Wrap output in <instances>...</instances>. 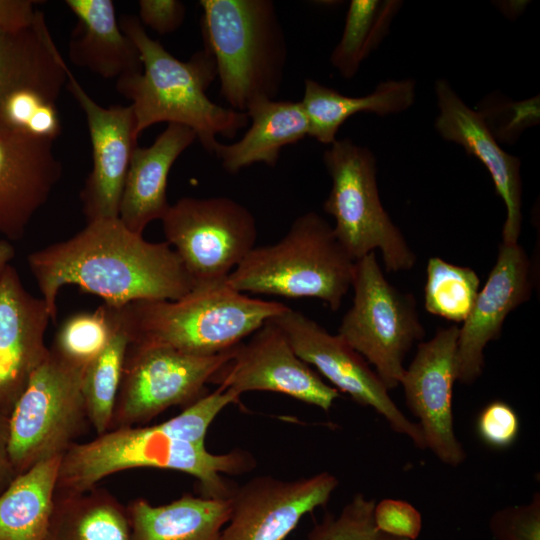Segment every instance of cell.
<instances>
[{"label":"cell","instance_id":"16","mask_svg":"<svg viewBox=\"0 0 540 540\" xmlns=\"http://www.w3.org/2000/svg\"><path fill=\"white\" fill-rule=\"evenodd\" d=\"M67 78L66 87L86 115L92 148V169L79 195L82 212L87 222L119 218L125 177L138 140L132 107H103L69 68Z\"/></svg>","mask_w":540,"mask_h":540},{"label":"cell","instance_id":"36","mask_svg":"<svg viewBox=\"0 0 540 540\" xmlns=\"http://www.w3.org/2000/svg\"><path fill=\"white\" fill-rule=\"evenodd\" d=\"M479 439L493 449H506L514 444L520 432V419L508 403L495 400L488 403L476 419Z\"/></svg>","mask_w":540,"mask_h":540},{"label":"cell","instance_id":"12","mask_svg":"<svg viewBox=\"0 0 540 540\" xmlns=\"http://www.w3.org/2000/svg\"><path fill=\"white\" fill-rule=\"evenodd\" d=\"M271 320L283 331L300 359L314 366L339 392L371 407L393 431L407 436L419 449H426L418 423L398 408L377 373L341 336L290 307Z\"/></svg>","mask_w":540,"mask_h":540},{"label":"cell","instance_id":"37","mask_svg":"<svg viewBox=\"0 0 540 540\" xmlns=\"http://www.w3.org/2000/svg\"><path fill=\"white\" fill-rule=\"evenodd\" d=\"M373 519L379 531L403 540H417L423 527L421 513L401 499L386 498L375 503Z\"/></svg>","mask_w":540,"mask_h":540},{"label":"cell","instance_id":"20","mask_svg":"<svg viewBox=\"0 0 540 540\" xmlns=\"http://www.w3.org/2000/svg\"><path fill=\"white\" fill-rule=\"evenodd\" d=\"M435 91L439 107L437 131L443 139L461 145L486 167L506 207L502 242L518 243L523 221L520 159L498 145L482 116L470 109L446 80H438Z\"/></svg>","mask_w":540,"mask_h":540},{"label":"cell","instance_id":"26","mask_svg":"<svg viewBox=\"0 0 540 540\" xmlns=\"http://www.w3.org/2000/svg\"><path fill=\"white\" fill-rule=\"evenodd\" d=\"M415 99V83L410 79L386 81L365 96L350 97L312 79L305 80L300 101L309 123V135L323 144H332L343 123L359 112L379 116L408 109Z\"/></svg>","mask_w":540,"mask_h":540},{"label":"cell","instance_id":"15","mask_svg":"<svg viewBox=\"0 0 540 540\" xmlns=\"http://www.w3.org/2000/svg\"><path fill=\"white\" fill-rule=\"evenodd\" d=\"M338 483L327 471L295 480L254 477L235 487L220 540H284L306 514L327 504Z\"/></svg>","mask_w":540,"mask_h":540},{"label":"cell","instance_id":"5","mask_svg":"<svg viewBox=\"0 0 540 540\" xmlns=\"http://www.w3.org/2000/svg\"><path fill=\"white\" fill-rule=\"evenodd\" d=\"M201 32L213 57L220 94L246 112L260 98L276 99L287 61V43L271 0H201Z\"/></svg>","mask_w":540,"mask_h":540},{"label":"cell","instance_id":"22","mask_svg":"<svg viewBox=\"0 0 540 540\" xmlns=\"http://www.w3.org/2000/svg\"><path fill=\"white\" fill-rule=\"evenodd\" d=\"M68 66L49 32L42 11L19 28H0V107L24 89L57 101L67 83Z\"/></svg>","mask_w":540,"mask_h":540},{"label":"cell","instance_id":"34","mask_svg":"<svg viewBox=\"0 0 540 540\" xmlns=\"http://www.w3.org/2000/svg\"><path fill=\"white\" fill-rule=\"evenodd\" d=\"M241 395L218 387L186 406L178 415L158 424L169 436L198 446H205L206 434L216 416Z\"/></svg>","mask_w":540,"mask_h":540},{"label":"cell","instance_id":"4","mask_svg":"<svg viewBox=\"0 0 540 540\" xmlns=\"http://www.w3.org/2000/svg\"><path fill=\"white\" fill-rule=\"evenodd\" d=\"M288 306L238 292L226 282L193 287L176 300H139L117 308L130 343L210 356L228 351Z\"/></svg>","mask_w":540,"mask_h":540},{"label":"cell","instance_id":"35","mask_svg":"<svg viewBox=\"0 0 540 540\" xmlns=\"http://www.w3.org/2000/svg\"><path fill=\"white\" fill-rule=\"evenodd\" d=\"M495 540H540V494L529 503L495 511L488 522Z\"/></svg>","mask_w":540,"mask_h":540},{"label":"cell","instance_id":"25","mask_svg":"<svg viewBox=\"0 0 540 540\" xmlns=\"http://www.w3.org/2000/svg\"><path fill=\"white\" fill-rule=\"evenodd\" d=\"M133 540H220L232 499L184 494L162 505L136 498L126 505Z\"/></svg>","mask_w":540,"mask_h":540},{"label":"cell","instance_id":"1","mask_svg":"<svg viewBox=\"0 0 540 540\" xmlns=\"http://www.w3.org/2000/svg\"><path fill=\"white\" fill-rule=\"evenodd\" d=\"M27 264L53 322L58 293L66 285L115 308L139 300H176L193 288L166 241H147L119 218L89 221L72 237L30 253Z\"/></svg>","mask_w":540,"mask_h":540},{"label":"cell","instance_id":"40","mask_svg":"<svg viewBox=\"0 0 540 540\" xmlns=\"http://www.w3.org/2000/svg\"><path fill=\"white\" fill-rule=\"evenodd\" d=\"M16 476L9 451L8 416L0 412V494Z\"/></svg>","mask_w":540,"mask_h":540},{"label":"cell","instance_id":"33","mask_svg":"<svg viewBox=\"0 0 540 540\" xmlns=\"http://www.w3.org/2000/svg\"><path fill=\"white\" fill-rule=\"evenodd\" d=\"M375 501L357 493L338 514L326 513L308 540H403L379 531L374 523Z\"/></svg>","mask_w":540,"mask_h":540},{"label":"cell","instance_id":"10","mask_svg":"<svg viewBox=\"0 0 540 540\" xmlns=\"http://www.w3.org/2000/svg\"><path fill=\"white\" fill-rule=\"evenodd\" d=\"M161 221L166 242L179 256L193 287L226 282L256 246L253 214L226 196L182 197Z\"/></svg>","mask_w":540,"mask_h":540},{"label":"cell","instance_id":"11","mask_svg":"<svg viewBox=\"0 0 540 540\" xmlns=\"http://www.w3.org/2000/svg\"><path fill=\"white\" fill-rule=\"evenodd\" d=\"M234 349L199 356L164 345L130 343L110 430L145 424L172 406L193 403L208 393L206 384Z\"/></svg>","mask_w":540,"mask_h":540},{"label":"cell","instance_id":"27","mask_svg":"<svg viewBox=\"0 0 540 540\" xmlns=\"http://www.w3.org/2000/svg\"><path fill=\"white\" fill-rule=\"evenodd\" d=\"M61 456L18 474L0 494V540H44L54 506Z\"/></svg>","mask_w":540,"mask_h":540},{"label":"cell","instance_id":"24","mask_svg":"<svg viewBox=\"0 0 540 540\" xmlns=\"http://www.w3.org/2000/svg\"><path fill=\"white\" fill-rule=\"evenodd\" d=\"M246 113L249 129L237 142H217L212 154L230 174L255 163L275 166L284 146L309 135V123L300 101L260 98L251 102Z\"/></svg>","mask_w":540,"mask_h":540},{"label":"cell","instance_id":"41","mask_svg":"<svg viewBox=\"0 0 540 540\" xmlns=\"http://www.w3.org/2000/svg\"><path fill=\"white\" fill-rule=\"evenodd\" d=\"M15 249L10 241L0 239V273L14 258Z\"/></svg>","mask_w":540,"mask_h":540},{"label":"cell","instance_id":"18","mask_svg":"<svg viewBox=\"0 0 540 540\" xmlns=\"http://www.w3.org/2000/svg\"><path fill=\"white\" fill-rule=\"evenodd\" d=\"M51 314L24 287L9 263L0 273V412L9 416L32 374L50 354L45 334Z\"/></svg>","mask_w":540,"mask_h":540},{"label":"cell","instance_id":"6","mask_svg":"<svg viewBox=\"0 0 540 540\" xmlns=\"http://www.w3.org/2000/svg\"><path fill=\"white\" fill-rule=\"evenodd\" d=\"M355 262L333 226L309 211L279 241L255 246L226 283L244 294L317 298L337 311L352 287Z\"/></svg>","mask_w":540,"mask_h":540},{"label":"cell","instance_id":"7","mask_svg":"<svg viewBox=\"0 0 540 540\" xmlns=\"http://www.w3.org/2000/svg\"><path fill=\"white\" fill-rule=\"evenodd\" d=\"M330 145L323 160L332 187L323 208L338 241L355 261L378 249L388 272L410 270L417 257L381 203L374 155L350 139Z\"/></svg>","mask_w":540,"mask_h":540},{"label":"cell","instance_id":"23","mask_svg":"<svg viewBox=\"0 0 540 540\" xmlns=\"http://www.w3.org/2000/svg\"><path fill=\"white\" fill-rule=\"evenodd\" d=\"M77 19L68 44L70 61L104 79L140 73L142 61L122 31L111 0H66Z\"/></svg>","mask_w":540,"mask_h":540},{"label":"cell","instance_id":"17","mask_svg":"<svg viewBox=\"0 0 540 540\" xmlns=\"http://www.w3.org/2000/svg\"><path fill=\"white\" fill-rule=\"evenodd\" d=\"M533 287V267L525 250L518 243L502 242L487 281L459 328L457 381L472 384L481 376L486 345L500 336L509 313L530 299Z\"/></svg>","mask_w":540,"mask_h":540},{"label":"cell","instance_id":"28","mask_svg":"<svg viewBox=\"0 0 540 540\" xmlns=\"http://www.w3.org/2000/svg\"><path fill=\"white\" fill-rule=\"evenodd\" d=\"M44 540H133L124 506L105 489L55 492Z\"/></svg>","mask_w":540,"mask_h":540},{"label":"cell","instance_id":"30","mask_svg":"<svg viewBox=\"0 0 540 540\" xmlns=\"http://www.w3.org/2000/svg\"><path fill=\"white\" fill-rule=\"evenodd\" d=\"M116 312L118 325L114 335L103 352L86 367L82 378V395L89 425L97 435L111 428L125 356L130 344L117 308Z\"/></svg>","mask_w":540,"mask_h":540},{"label":"cell","instance_id":"9","mask_svg":"<svg viewBox=\"0 0 540 540\" xmlns=\"http://www.w3.org/2000/svg\"><path fill=\"white\" fill-rule=\"evenodd\" d=\"M84 370L50 352L32 374L8 416L16 474L64 452L89 424L82 395Z\"/></svg>","mask_w":540,"mask_h":540},{"label":"cell","instance_id":"8","mask_svg":"<svg viewBox=\"0 0 540 540\" xmlns=\"http://www.w3.org/2000/svg\"><path fill=\"white\" fill-rule=\"evenodd\" d=\"M353 303L338 329L341 336L368 363L388 390L404 375L406 354L425 336L416 301L385 278L371 252L355 262Z\"/></svg>","mask_w":540,"mask_h":540},{"label":"cell","instance_id":"32","mask_svg":"<svg viewBox=\"0 0 540 540\" xmlns=\"http://www.w3.org/2000/svg\"><path fill=\"white\" fill-rule=\"evenodd\" d=\"M479 287V277L472 268L432 257L427 264L425 308L433 315L464 322L473 308Z\"/></svg>","mask_w":540,"mask_h":540},{"label":"cell","instance_id":"13","mask_svg":"<svg viewBox=\"0 0 540 540\" xmlns=\"http://www.w3.org/2000/svg\"><path fill=\"white\" fill-rule=\"evenodd\" d=\"M210 383L241 395L270 391L329 411L339 391L298 357L283 331L271 320L256 330L247 342L238 344L233 356Z\"/></svg>","mask_w":540,"mask_h":540},{"label":"cell","instance_id":"29","mask_svg":"<svg viewBox=\"0 0 540 540\" xmlns=\"http://www.w3.org/2000/svg\"><path fill=\"white\" fill-rule=\"evenodd\" d=\"M400 7L398 1L352 0L342 37L330 61L344 78H352L363 60L386 35Z\"/></svg>","mask_w":540,"mask_h":540},{"label":"cell","instance_id":"21","mask_svg":"<svg viewBox=\"0 0 540 540\" xmlns=\"http://www.w3.org/2000/svg\"><path fill=\"white\" fill-rule=\"evenodd\" d=\"M196 139L191 128L168 123L150 146L135 147L119 207V219L128 229L143 234L149 223L162 220L171 205L167 200L169 172Z\"/></svg>","mask_w":540,"mask_h":540},{"label":"cell","instance_id":"2","mask_svg":"<svg viewBox=\"0 0 540 540\" xmlns=\"http://www.w3.org/2000/svg\"><path fill=\"white\" fill-rule=\"evenodd\" d=\"M119 24L142 61L140 73L116 81L118 93L131 101L137 137L156 123L181 124L191 128L203 148L212 153L217 136L233 138L250 123L246 112L224 108L207 96L217 69L206 49L181 61L148 36L138 17L121 16Z\"/></svg>","mask_w":540,"mask_h":540},{"label":"cell","instance_id":"39","mask_svg":"<svg viewBox=\"0 0 540 540\" xmlns=\"http://www.w3.org/2000/svg\"><path fill=\"white\" fill-rule=\"evenodd\" d=\"M37 1L0 0V28H19L30 24L37 12Z\"/></svg>","mask_w":540,"mask_h":540},{"label":"cell","instance_id":"3","mask_svg":"<svg viewBox=\"0 0 540 540\" xmlns=\"http://www.w3.org/2000/svg\"><path fill=\"white\" fill-rule=\"evenodd\" d=\"M254 457L242 449L213 454L169 436L158 424L111 429L91 441L73 443L61 456L57 492L91 490L105 477L135 468H157L193 476L202 496L228 498L232 486L222 474L252 470Z\"/></svg>","mask_w":540,"mask_h":540},{"label":"cell","instance_id":"38","mask_svg":"<svg viewBox=\"0 0 540 540\" xmlns=\"http://www.w3.org/2000/svg\"><path fill=\"white\" fill-rule=\"evenodd\" d=\"M139 21L160 35L170 34L184 22L186 9L177 0H140Z\"/></svg>","mask_w":540,"mask_h":540},{"label":"cell","instance_id":"19","mask_svg":"<svg viewBox=\"0 0 540 540\" xmlns=\"http://www.w3.org/2000/svg\"><path fill=\"white\" fill-rule=\"evenodd\" d=\"M54 140L0 128V235L23 238L62 177Z\"/></svg>","mask_w":540,"mask_h":540},{"label":"cell","instance_id":"14","mask_svg":"<svg viewBox=\"0 0 540 540\" xmlns=\"http://www.w3.org/2000/svg\"><path fill=\"white\" fill-rule=\"evenodd\" d=\"M458 334L459 327L450 326L419 343L400 382L406 404L419 420L426 449L452 467L461 465L467 456L455 434L452 411Z\"/></svg>","mask_w":540,"mask_h":540},{"label":"cell","instance_id":"31","mask_svg":"<svg viewBox=\"0 0 540 540\" xmlns=\"http://www.w3.org/2000/svg\"><path fill=\"white\" fill-rule=\"evenodd\" d=\"M118 325L116 308L106 304L67 317L49 350L67 364L85 370L109 344Z\"/></svg>","mask_w":540,"mask_h":540}]
</instances>
